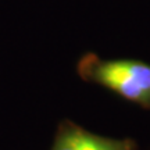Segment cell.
Listing matches in <instances>:
<instances>
[{
	"instance_id": "6da1fadb",
	"label": "cell",
	"mask_w": 150,
	"mask_h": 150,
	"mask_svg": "<svg viewBox=\"0 0 150 150\" xmlns=\"http://www.w3.org/2000/svg\"><path fill=\"white\" fill-rule=\"evenodd\" d=\"M76 72L86 82L96 83L128 102L150 110V64L142 60H104L86 53L76 64Z\"/></svg>"
},
{
	"instance_id": "7a4b0ae2",
	"label": "cell",
	"mask_w": 150,
	"mask_h": 150,
	"mask_svg": "<svg viewBox=\"0 0 150 150\" xmlns=\"http://www.w3.org/2000/svg\"><path fill=\"white\" fill-rule=\"evenodd\" d=\"M50 150H138V143L131 138L114 139L93 134L71 120H63Z\"/></svg>"
}]
</instances>
